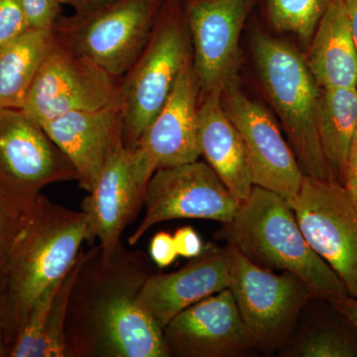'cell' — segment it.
I'll return each instance as SVG.
<instances>
[{"label":"cell","instance_id":"obj_11","mask_svg":"<svg viewBox=\"0 0 357 357\" xmlns=\"http://www.w3.org/2000/svg\"><path fill=\"white\" fill-rule=\"evenodd\" d=\"M222 105L245 145L253 185L287 201L297 196L304 173L292 148L263 105L244 95L236 77L222 89Z\"/></svg>","mask_w":357,"mask_h":357},{"label":"cell","instance_id":"obj_30","mask_svg":"<svg viewBox=\"0 0 357 357\" xmlns=\"http://www.w3.org/2000/svg\"><path fill=\"white\" fill-rule=\"evenodd\" d=\"M173 236L178 256L191 259L201 255L204 250V246L201 237L191 227H181Z\"/></svg>","mask_w":357,"mask_h":357},{"label":"cell","instance_id":"obj_33","mask_svg":"<svg viewBox=\"0 0 357 357\" xmlns=\"http://www.w3.org/2000/svg\"><path fill=\"white\" fill-rule=\"evenodd\" d=\"M62 6L72 7L76 13H91L109 6L119 0H59Z\"/></svg>","mask_w":357,"mask_h":357},{"label":"cell","instance_id":"obj_20","mask_svg":"<svg viewBox=\"0 0 357 357\" xmlns=\"http://www.w3.org/2000/svg\"><path fill=\"white\" fill-rule=\"evenodd\" d=\"M306 61L319 89H357V51L344 0L331 1Z\"/></svg>","mask_w":357,"mask_h":357},{"label":"cell","instance_id":"obj_10","mask_svg":"<svg viewBox=\"0 0 357 357\" xmlns=\"http://www.w3.org/2000/svg\"><path fill=\"white\" fill-rule=\"evenodd\" d=\"M241 202L208 163L195 161L158 169L147 185L145 215L128 237L134 246L157 223L180 218L231 222Z\"/></svg>","mask_w":357,"mask_h":357},{"label":"cell","instance_id":"obj_31","mask_svg":"<svg viewBox=\"0 0 357 357\" xmlns=\"http://www.w3.org/2000/svg\"><path fill=\"white\" fill-rule=\"evenodd\" d=\"M342 185L349 192V197L357 208V132L349 150Z\"/></svg>","mask_w":357,"mask_h":357},{"label":"cell","instance_id":"obj_2","mask_svg":"<svg viewBox=\"0 0 357 357\" xmlns=\"http://www.w3.org/2000/svg\"><path fill=\"white\" fill-rule=\"evenodd\" d=\"M86 241L88 222L82 211L54 204L41 194L25 213L1 271L9 351L34 303L67 274Z\"/></svg>","mask_w":357,"mask_h":357},{"label":"cell","instance_id":"obj_22","mask_svg":"<svg viewBox=\"0 0 357 357\" xmlns=\"http://www.w3.org/2000/svg\"><path fill=\"white\" fill-rule=\"evenodd\" d=\"M57 44L53 30H29L0 45V109H23L37 75Z\"/></svg>","mask_w":357,"mask_h":357},{"label":"cell","instance_id":"obj_17","mask_svg":"<svg viewBox=\"0 0 357 357\" xmlns=\"http://www.w3.org/2000/svg\"><path fill=\"white\" fill-rule=\"evenodd\" d=\"M199 86L192 54L180 70L166 105L138 142V151L153 167L168 168L198 161Z\"/></svg>","mask_w":357,"mask_h":357},{"label":"cell","instance_id":"obj_27","mask_svg":"<svg viewBox=\"0 0 357 357\" xmlns=\"http://www.w3.org/2000/svg\"><path fill=\"white\" fill-rule=\"evenodd\" d=\"M24 217L25 213H17L0 199V272L6 265Z\"/></svg>","mask_w":357,"mask_h":357},{"label":"cell","instance_id":"obj_12","mask_svg":"<svg viewBox=\"0 0 357 357\" xmlns=\"http://www.w3.org/2000/svg\"><path fill=\"white\" fill-rule=\"evenodd\" d=\"M119 79L57 42L39 70L23 110L42 126L69 112L102 109L117 102Z\"/></svg>","mask_w":357,"mask_h":357},{"label":"cell","instance_id":"obj_28","mask_svg":"<svg viewBox=\"0 0 357 357\" xmlns=\"http://www.w3.org/2000/svg\"><path fill=\"white\" fill-rule=\"evenodd\" d=\"M30 28L53 29L62 15V4L59 0H24Z\"/></svg>","mask_w":357,"mask_h":357},{"label":"cell","instance_id":"obj_5","mask_svg":"<svg viewBox=\"0 0 357 357\" xmlns=\"http://www.w3.org/2000/svg\"><path fill=\"white\" fill-rule=\"evenodd\" d=\"M252 52L268 100L280 117L303 173L332 180L317 129L321 89L306 58L291 45L263 33L253 38Z\"/></svg>","mask_w":357,"mask_h":357},{"label":"cell","instance_id":"obj_7","mask_svg":"<svg viewBox=\"0 0 357 357\" xmlns=\"http://www.w3.org/2000/svg\"><path fill=\"white\" fill-rule=\"evenodd\" d=\"M229 248V289L249 342L255 351L273 354L286 344L301 312L316 297L299 277L258 266Z\"/></svg>","mask_w":357,"mask_h":357},{"label":"cell","instance_id":"obj_4","mask_svg":"<svg viewBox=\"0 0 357 357\" xmlns=\"http://www.w3.org/2000/svg\"><path fill=\"white\" fill-rule=\"evenodd\" d=\"M191 37L182 0H165L139 57L119 79V102L124 146L134 149L158 115L185 60Z\"/></svg>","mask_w":357,"mask_h":357},{"label":"cell","instance_id":"obj_18","mask_svg":"<svg viewBox=\"0 0 357 357\" xmlns=\"http://www.w3.org/2000/svg\"><path fill=\"white\" fill-rule=\"evenodd\" d=\"M41 126L70 160L79 187L88 192L93 189L110 159L124 146L117 102L100 109L60 115Z\"/></svg>","mask_w":357,"mask_h":357},{"label":"cell","instance_id":"obj_15","mask_svg":"<svg viewBox=\"0 0 357 357\" xmlns=\"http://www.w3.org/2000/svg\"><path fill=\"white\" fill-rule=\"evenodd\" d=\"M163 337L169 357H238L252 351L229 288L178 314Z\"/></svg>","mask_w":357,"mask_h":357},{"label":"cell","instance_id":"obj_32","mask_svg":"<svg viewBox=\"0 0 357 357\" xmlns=\"http://www.w3.org/2000/svg\"><path fill=\"white\" fill-rule=\"evenodd\" d=\"M328 303L342 319L356 328L357 332V298L347 296L342 299L331 301Z\"/></svg>","mask_w":357,"mask_h":357},{"label":"cell","instance_id":"obj_1","mask_svg":"<svg viewBox=\"0 0 357 357\" xmlns=\"http://www.w3.org/2000/svg\"><path fill=\"white\" fill-rule=\"evenodd\" d=\"M154 265L122 243L109 257L98 244L86 250L68 302L66 357H169L163 331L137 303Z\"/></svg>","mask_w":357,"mask_h":357},{"label":"cell","instance_id":"obj_16","mask_svg":"<svg viewBox=\"0 0 357 357\" xmlns=\"http://www.w3.org/2000/svg\"><path fill=\"white\" fill-rule=\"evenodd\" d=\"M230 263L229 245L208 243L178 271L152 274L141 289L138 305L163 331L187 307L229 288Z\"/></svg>","mask_w":357,"mask_h":357},{"label":"cell","instance_id":"obj_25","mask_svg":"<svg viewBox=\"0 0 357 357\" xmlns=\"http://www.w3.org/2000/svg\"><path fill=\"white\" fill-rule=\"evenodd\" d=\"M290 356L357 357V332L325 326L307 333L290 351Z\"/></svg>","mask_w":357,"mask_h":357},{"label":"cell","instance_id":"obj_13","mask_svg":"<svg viewBox=\"0 0 357 357\" xmlns=\"http://www.w3.org/2000/svg\"><path fill=\"white\" fill-rule=\"evenodd\" d=\"M155 173L136 148H121L105 166L81 204L88 222V243L98 241L105 257L114 255L126 227L145 203L147 185Z\"/></svg>","mask_w":357,"mask_h":357},{"label":"cell","instance_id":"obj_19","mask_svg":"<svg viewBox=\"0 0 357 357\" xmlns=\"http://www.w3.org/2000/svg\"><path fill=\"white\" fill-rule=\"evenodd\" d=\"M199 100V141L206 163L241 203L252 192V177L245 145L222 105V89Z\"/></svg>","mask_w":357,"mask_h":357},{"label":"cell","instance_id":"obj_6","mask_svg":"<svg viewBox=\"0 0 357 357\" xmlns=\"http://www.w3.org/2000/svg\"><path fill=\"white\" fill-rule=\"evenodd\" d=\"M165 0H119L109 6L61 15L59 44L121 79L144 50Z\"/></svg>","mask_w":357,"mask_h":357},{"label":"cell","instance_id":"obj_21","mask_svg":"<svg viewBox=\"0 0 357 357\" xmlns=\"http://www.w3.org/2000/svg\"><path fill=\"white\" fill-rule=\"evenodd\" d=\"M84 257L86 250L81 251L67 274L34 303L11 345L9 357H66L68 302Z\"/></svg>","mask_w":357,"mask_h":357},{"label":"cell","instance_id":"obj_26","mask_svg":"<svg viewBox=\"0 0 357 357\" xmlns=\"http://www.w3.org/2000/svg\"><path fill=\"white\" fill-rule=\"evenodd\" d=\"M29 29L24 0H0V45Z\"/></svg>","mask_w":357,"mask_h":357},{"label":"cell","instance_id":"obj_29","mask_svg":"<svg viewBox=\"0 0 357 357\" xmlns=\"http://www.w3.org/2000/svg\"><path fill=\"white\" fill-rule=\"evenodd\" d=\"M149 250L152 261L159 268L170 266L178 256L174 236L167 231H159L155 234Z\"/></svg>","mask_w":357,"mask_h":357},{"label":"cell","instance_id":"obj_8","mask_svg":"<svg viewBox=\"0 0 357 357\" xmlns=\"http://www.w3.org/2000/svg\"><path fill=\"white\" fill-rule=\"evenodd\" d=\"M67 155L23 109H0V199L27 213L54 183L77 181Z\"/></svg>","mask_w":357,"mask_h":357},{"label":"cell","instance_id":"obj_24","mask_svg":"<svg viewBox=\"0 0 357 357\" xmlns=\"http://www.w3.org/2000/svg\"><path fill=\"white\" fill-rule=\"evenodd\" d=\"M332 0H265L268 20L276 29L297 35L307 46Z\"/></svg>","mask_w":357,"mask_h":357},{"label":"cell","instance_id":"obj_9","mask_svg":"<svg viewBox=\"0 0 357 357\" xmlns=\"http://www.w3.org/2000/svg\"><path fill=\"white\" fill-rule=\"evenodd\" d=\"M288 203L307 243L357 298V208L344 185L304 175Z\"/></svg>","mask_w":357,"mask_h":357},{"label":"cell","instance_id":"obj_34","mask_svg":"<svg viewBox=\"0 0 357 357\" xmlns=\"http://www.w3.org/2000/svg\"><path fill=\"white\" fill-rule=\"evenodd\" d=\"M4 314V279L2 272H0V357H9V347L6 340Z\"/></svg>","mask_w":357,"mask_h":357},{"label":"cell","instance_id":"obj_14","mask_svg":"<svg viewBox=\"0 0 357 357\" xmlns=\"http://www.w3.org/2000/svg\"><path fill=\"white\" fill-rule=\"evenodd\" d=\"M199 96L236 77L239 38L255 0H182Z\"/></svg>","mask_w":357,"mask_h":357},{"label":"cell","instance_id":"obj_35","mask_svg":"<svg viewBox=\"0 0 357 357\" xmlns=\"http://www.w3.org/2000/svg\"><path fill=\"white\" fill-rule=\"evenodd\" d=\"M344 4L357 51V0H344Z\"/></svg>","mask_w":357,"mask_h":357},{"label":"cell","instance_id":"obj_23","mask_svg":"<svg viewBox=\"0 0 357 357\" xmlns=\"http://www.w3.org/2000/svg\"><path fill=\"white\" fill-rule=\"evenodd\" d=\"M317 129L331 177L342 185L349 150L357 132V89H321Z\"/></svg>","mask_w":357,"mask_h":357},{"label":"cell","instance_id":"obj_3","mask_svg":"<svg viewBox=\"0 0 357 357\" xmlns=\"http://www.w3.org/2000/svg\"><path fill=\"white\" fill-rule=\"evenodd\" d=\"M222 225L215 238L258 266L299 277L316 299L331 302L349 296L344 282L307 243L287 199L279 195L255 185L234 220Z\"/></svg>","mask_w":357,"mask_h":357}]
</instances>
